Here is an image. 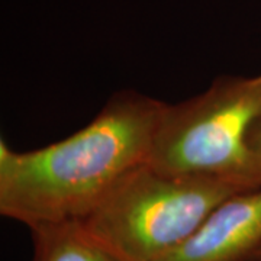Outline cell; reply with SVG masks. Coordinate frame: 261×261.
Returning a JSON list of instances; mask_svg holds the SVG:
<instances>
[{
  "instance_id": "obj_5",
  "label": "cell",
  "mask_w": 261,
  "mask_h": 261,
  "mask_svg": "<svg viewBox=\"0 0 261 261\" xmlns=\"http://www.w3.org/2000/svg\"><path fill=\"white\" fill-rule=\"evenodd\" d=\"M32 261H123L90 237L79 221L29 228Z\"/></svg>"
},
{
  "instance_id": "obj_7",
  "label": "cell",
  "mask_w": 261,
  "mask_h": 261,
  "mask_svg": "<svg viewBox=\"0 0 261 261\" xmlns=\"http://www.w3.org/2000/svg\"><path fill=\"white\" fill-rule=\"evenodd\" d=\"M258 261H261V255H260V260H258Z\"/></svg>"
},
{
  "instance_id": "obj_2",
  "label": "cell",
  "mask_w": 261,
  "mask_h": 261,
  "mask_svg": "<svg viewBox=\"0 0 261 261\" xmlns=\"http://www.w3.org/2000/svg\"><path fill=\"white\" fill-rule=\"evenodd\" d=\"M252 187L229 178L168 176L134 168L79 222L123 261H161L181 247L228 197Z\"/></svg>"
},
{
  "instance_id": "obj_3",
  "label": "cell",
  "mask_w": 261,
  "mask_h": 261,
  "mask_svg": "<svg viewBox=\"0 0 261 261\" xmlns=\"http://www.w3.org/2000/svg\"><path fill=\"white\" fill-rule=\"evenodd\" d=\"M261 119V74L221 75L203 93L164 103L148 163L168 176L229 178L260 187L247 138Z\"/></svg>"
},
{
  "instance_id": "obj_4",
  "label": "cell",
  "mask_w": 261,
  "mask_h": 261,
  "mask_svg": "<svg viewBox=\"0 0 261 261\" xmlns=\"http://www.w3.org/2000/svg\"><path fill=\"white\" fill-rule=\"evenodd\" d=\"M260 255L261 186L228 197L161 261H258Z\"/></svg>"
},
{
  "instance_id": "obj_1",
  "label": "cell",
  "mask_w": 261,
  "mask_h": 261,
  "mask_svg": "<svg viewBox=\"0 0 261 261\" xmlns=\"http://www.w3.org/2000/svg\"><path fill=\"white\" fill-rule=\"evenodd\" d=\"M164 103L119 90L64 140L29 151L0 141V214L28 228L80 221L148 161Z\"/></svg>"
},
{
  "instance_id": "obj_6",
  "label": "cell",
  "mask_w": 261,
  "mask_h": 261,
  "mask_svg": "<svg viewBox=\"0 0 261 261\" xmlns=\"http://www.w3.org/2000/svg\"><path fill=\"white\" fill-rule=\"evenodd\" d=\"M247 144H248V149L251 152L254 168L257 171V176L261 180V119L254 122V125L248 132Z\"/></svg>"
}]
</instances>
